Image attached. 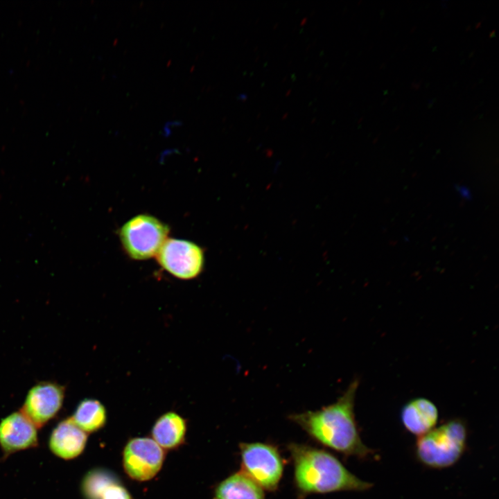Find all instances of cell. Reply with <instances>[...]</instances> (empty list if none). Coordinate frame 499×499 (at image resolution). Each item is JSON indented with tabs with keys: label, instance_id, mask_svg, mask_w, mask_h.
Here are the masks:
<instances>
[{
	"label": "cell",
	"instance_id": "30bf717a",
	"mask_svg": "<svg viewBox=\"0 0 499 499\" xmlns=\"http://www.w3.org/2000/svg\"><path fill=\"white\" fill-rule=\"evenodd\" d=\"M439 412L436 405L429 399L417 398L403 405L401 412V421L410 433L421 437L436 427Z\"/></svg>",
	"mask_w": 499,
	"mask_h": 499
},
{
	"label": "cell",
	"instance_id": "6da1fadb",
	"mask_svg": "<svg viewBox=\"0 0 499 499\" xmlns=\"http://www.w3.org/2000/svg\"><path fill=\"white\" fill-rule=\"evenodd\" d=\"M358 385V380L354 379L335 402L315 411L290 414L288 418L321 445L346 457L366 459L374 450L362 441L356 420Z\"/></svg>",
	"mask_w": 499,
	"mask_h": 499
},
{
	"label": "cell",
	"instance_id": "9c48e42d",
	"mask_svg": "<svg viewBox=\"0 0 499 499\" xmlns=\"http://www.w3.org/2000/svg\"><path fill=\"white\" fill-rule=\"evenodd\" d=\"M36 440L35 426L22 412L11 414L0 423V443L6 450L30 447Z\"/></svg>",
	"mask_w": 499,
	"mask_h": 499
},
{
	"label": "cell",
	"instance_id": "ba28073f",
	"mask_svg": "<svg viewBox=\"0 0 499 499\" xmlns=\"http://www.w3.org/2000/svg\"><path fill=\"white\" fill-rule=\"evenodd\" d=\"M64 393V387L57 383L40 382L28 391L22 408L23 413L35 426H42L58 412Z\"/></svg>",
	"mask_w": 499,
	"mask_h": 499
},
{
	"label": "cell",
	"instance_id": "52a82bcc",
	"mask_svg": "<svg viewBox=\"0 0 499 499\" xmlns=\"http://www.w3.org/2000/svg\"><path fill=\"white\" fill-rule=\"evenodd\" d=\"M164 458V449L152 439L136 437L129 440L124 448L123 466L132 479L148 481L159 473Z\"/></svg>",
	"mask_w": 499,
	"mask_h": 499
},
{
	"label": "cell",
	"instance_id": "4fadbf2b",
	"mask_svg": "<svg viewBox=\"0 0 499 499\" xmlns=\"http://www.w3.org/2000/svg\"><path fill=\"white\" fill-rule=\"evenodd\" d=\"M213 499H265V494L259 484L240 471L216 486Z\"/></svg>",
	"mask_w": 499,
	"mask_h": 499
},
{
	"label": "cell",
	"instance_id": "5b68a950",
	"mask_svg": "<svg viewBox=\"0 0 499 499\" xmlns=\"http://www.w3.org/2000/svg\"><path fill=\"white\" fill-rule=\"evenodd\" d=\"M242 471L263 490L276 491L284 469V460L274 444L252 442L239 444Z\"/></svg>",
	"mask_w": 499,
	"mask_h": 499
},
{
	"label": "cell",
	"instance_id": "5bb4252c",
	"mask_svg": "<svg viewBox=\"0 0 499 499\" xmlns=\"http://www.w3.org/2000/svg\"><path fill=\"white\" fill-rule=\"evenodd\" d=\"M71 419L84 432H92L105 425L107 412L99 401L86 399L79 403Z\"/></svg>",
	"mask_w": 499,
	"mask_h": 499
},
{
	"label": "cell",
	"instance_id": "3957f363",
	"mask_svg": "<svg viewBox=\"0 0 499 499\" xmlns=\"http://www.w3.org/2000/svg\"><path fill=\"white\" fill-rule=\"evenodd\" d=\"M468 430L461 419H453L419 437L414 445L416 459L426 467L443 469L455 465L464 455Z\"/></svg>",
	"mask_w": 499,
	"mask_h": 499
},
{
	"label": "cell",
	"instance_id": "7c38bea8",
	"mask_svg": "<svg viewBox=\"0 0 499 499\" xmlns=\"http://www.w3.org/2000/svg\"><path fill=\"white\" fill-rule=\"evenodd\" d=\"M186 422L174 412L160 416L152 426V439L163 449L172 450L181 446L185 439Z\"/></svg>",
	"mask_w": 499,
	"mask_h": 499
},
{
	"label": "cell",
	"instance_id": "9a60e30c",
	"mask_svg": "<svg viewBox=\"0 0 499 499\" xmlns=\"http://www.w3.org/2000/svg\"><path fill=\"white\" fill-rule=\"evenodd\" d=\"M119 481L111 471L98 469L88 473L83 481V492L87 499H100L105 489Z\"/></svg>",
	"mask_w": 499,
	"mask_h": 499
},
{
	"label": "cell",
	"instance_id": "8fae6325",
	"mask_svg": "<svg viewBox=\"0 0 499 499\" xmlns=\"http://www.w3.org/2000/svg\"><path fill=\"white\" fill-rule=\"evenodd\" d=\"M87 434L71 419L60 422L53 431L50 447L57 455L64 459H72L84 450Z\"/></svg>",
	"mask_w": 499,
	"mask_h": 499
},
{
	"label": "cell",
	"instance_id": "277c9868",
	"mask_svg": "<svg viewBox=\"0 0 499 499\" xmlns=\"http://www.w3.org/2000/svg\"><path fill=\"white\" fill-rule=\"evenodd\" d=\"M169 227L157 218L146 213L131 218L120 228L122 248L132 259L143 261L155 256L168 238Z\"/></svg>",
	"mask_w": 499,
	"mask_h": 499
},
{
	"label": "cell",
	"instance_id": "2e32d148",
	"mask_svg": "<svg viewBox=\"0 0 499 499\" xmlns=\"http://www.w3.org/2000/svg\"><path fill=\"white\" fill-rule=\"evenodd\" d=\"M100 499L132 498L128 489L119 480L109 485L100 496Z\"/></svg>",
	"mask_w": 499,
	"mask_h": 499
},
{
	"label": "cell",
	"instance_id": "7a4b0ae2",
	"mask_svg": "<svg viewBox=\"0 0 499 499\" xmlns=\"http://www.w3.org/2000/svg\"><path fill=\"white\" fill-rule=\"evenodd\" d=\"M293 464V482L299 496L338 491H365L373 484L351 473L330 452L312 446H287Z\"/></svg>",
	"mask_w": 499,
	"mask_h": 499
},
{
	"label": "cell",
	"instance_id": "8992f818",
	"mask_svg": "<svg viewBox=\"0 0 499 499\" xmlns=\"http://www.w3.org/2000/svg\"><path fill=\"white\" fill-rule=\"evenodd\" d=\"M156 257L163 269L173 277L184 280L196 278L204 266L203 249L187 240L168 238Z\"/></svg>",
	"mask_w": 499,
	"mask_h": 499
}]
</instances>
